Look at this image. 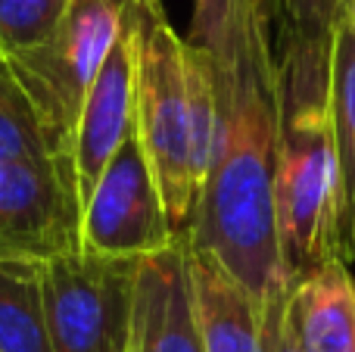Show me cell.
Segmentation results:
<instances>
[{"label":"cell","instance_id":"6da1fadb","mask_svg":"<svg viewBox=\"0 0 355 352\" xmlns=\"http://www.w3.org/2000/svg\"><path fill=\"white\" fill-rule=\"evenodd\" d=\"M212 62L215 131L190 228L193 249L212 253L259 303L287 290L275 225L281 97L271 0H252L227 53Z\"/></svg>","mask_w":355,"mask_h":352},{"label":"cell","instance_id":"7a4b0ae2","mask_svg":"<svg viewBox=\"0 0 355 352\" xmlns=\"http://www.w3.org/2000/svg\"><path fill=\"white\" fill-rule=\"evenodd\" d=\"M137 25V134L178 234L190 228L215 131L212 62L168 25L159 0H131Z\"/></svg>","mask_w":355,"mask_h":352},{"label":"cell","instance_id":"3957f363","mask_svg":"<svg viewBox=\"0 0 355 352\" xmlns=\"http://www.w3.org/2000/svg\"><path fill=\"white\" fill-rule=\"evenodd\" d=\"M275 225L287 284L343 256V193L327 103H281Z\"/></svg>","mask_w":355,"mask_h":352},{"label":"cell","instance_id":"277c9868","mask_svg":"<svg viewBox=\"0 0 355 352\" xmlns=\"http://www.w3.org/2000/svg\"><path fill=\"white\" fill-rule=\"evenodd\" d=\"M128 3L131 0H69L50 41L10 60L37 116L69 153L81 103L122 35Z\"/></svg>","mask_w":355,"mask_h":352},{"label":"cell","instance_id":"5b68a950","mask_svg":"<svg viewBox=\"0 0 355 352\" xmlns=\"http://www.w3.org/2000/svg\"><path fill=\"white\" fill-rule=\"evenodd\" d=\"M141 259L85 249L41 262L44 309L53 352H131Z\"/></svg>","mask_w":355,"mask_h":352},{"label":"cell","instance_id":"8992f818","mask_svg":"<svg viewBox=\"0 0 355 352\" xmlns=\"http://www.w3.org/2000/svg\"><path fill=\"white\" fill-rule=\"evenodd\" d=\"M81 249V197L72 153L0 162V259Z\"/></svg>","mask_w":355,"mask_h":352},{"label":"cell","instance_id":"52a82bcc","mask_svg":"<svg viewBox=\"0 0 355 352\" xmlns=\"http://www.w3.org/2000/svg\"><path fill=\"white\" fill-rule=\"evenodd\" d=\"M137 128L110 159L81 209V249L110 259H147L178 240Z\"/></svg>","mask_w":355,"mask_h":352},{"label":"cell","instance_id":"ba28073f","mask_svg":"<svg viewBox=\"0 0 355 352\" xmlns=\"http://www.w3.org/2000/svg\"><path fill=\"white\" fill-rule=\"evenodd\" d=\"M137 128V25L128 3L122 35L116 37L106 62L100 66L72 134V162L78 181L81 209L110 159Z\"/></svg>","mask_w":355,"mask_h":352},{"label":"cell","instance_id":"9c48e42d","mask_svg":"<svg viewBox=\"0 0 355 352\" xmlns=\"http://www.w3.org/2000/svg\"><path fill=\"white\" fill-rule=\"evenodd\" d=\"M346 0H271L277 97L284 106L327 103L334 28Z\"/></svg>","mask_w":355,"mask_h":352},{"label":"cell","instance_id":"30bf717a","mask_svg":"<svg viewBox=\"0 0 355 352\" xmlns=\"http://www.w3.org/2000/svg\"><path fill=\"white\" fill-rule=\"evenodd\" d=\"M190 299L202 352H268V306L259 303L212 253L184 237Z\"/></svg>","mask_w":355,"mask_h":352},{"label":"cell","instance_id":"8fae6325","mask_svg":"<svg viewBox=\"0 0 355 352\" xmlns=\"http://www.w3.org/2000/svg\"><path fill=\"white\" fill-rule=\"evenodd\" d=\"M131 352H202L190 299L184 234L168 249L141 259Z\"/></svg>","mask_w":355,"mask_h":352},{"label":"cell","instance_id":"7c38bea8","mask_svg":"<svg viewBox=\"0 0 355 352\" xmlns=\"http://www.w3.org/2000/svg\"><path fill=\"white\" fill-rule=\"evenodd\" d=\"M284 322L300 352H355V278L346 259L290 284Z\"/></svg>","mask_w":355,"mask_h":352},{"label":"cell","instance_id":"4fadbf2b","mask_svg":"<svg viewBox=\"0 0 355 352\" xmlns=\"http://www.w3.org/2000/svg\"><path fill=\"white\" fill-rule=\"evenodd\" d=\"M0 352H53L37 259H0Z\"/></svg>","mask_w":355,"mask_h":352},{"label":"cell","instance_id":"5bb4252c","mask_svg":"<svg viewBox=\"0 0 355 352\" xmlns=\"http://www.w3.org/2000/svg\"><path fill=\"white\" fill-rule=\"evenodd\" d=\"M327 116H331V134L340 166L346 243V228H349L355 206V25L349 19H340L337 28H334L331 72H327Z\"/></svg>","mask_w":355,"mask_h":352},{"label":"cell","instance_id":"9a60e30c","mask_svg":"<svg viewBox=\"0 0 355 352\" xmlns=\"http://www.w3.org/2000/svg\"><path fill=\"white\" fill-rule=\"evenodd\" d=\"M69 153L44 125L28 91L16 78L10 60L0 56V162L47 159Z\"/></svg>","mask_w":355,"mask_h":352},{"label":"cell","instance_id":"2e32d148","mask_svg":"<svg viewBox=\"0 0 355 352\" xmlns=\"http://www.w3.org/2000/svg\"><path fill=\"white\" fill-rule=\"evenodd\" d=\"M69 0H0V56L12 60L50 41Z\"/></svg>","mask_w":355,"mask_h":352},{"label":"cell","instance_id":"e0dca14e","mask_svg":"<svg viewBox=\"0 0 355 352\" xmlns=\"http://www.w3.org/2000/svg\"><path fill=\"white\" fill-rule=\"evenodd\" d=\"M250 6L252 0H193L190 31L184 35V41L202 50L209 60H221L237 37Z\"/></svg>","mask_w":355,"mask_h":352},{"label":"cell","instance_id":"ac0fdd59","mask_svg":"<svg viewBox=\"0 0 355 352\" xmlns=\"http://www.w3.org/2000/svg\"><path fill=\"white\" fill-rule=\"evenodd\" d=\"M287 290L271 299L268 312H265V322H268V352H300L287 331V322H284V299H287Z\"/></svg>","mask_w":355,"mask_h":352},{"label":"cell","instance_id":"d6986e66","mask_svg":"<svg viewBox=\"0 0 355 352\" xmlns=\"http://www.w3.org/2000/svg\"><path fill=\"white\" fill-rule=\"evenodd\" d=\"M343 253H346V262H349V259H355V206H352L349 228H346V243H343Z\"/></svg>","mask_w":355,"mask_h":352},{"label":"cell","instance_id":"ffe728a7","mask_svg":"<svg viewBox=\"0 0 355 352\" xmlns=\"http://www.w3.org/2000/svg\"><path fill=\"white\" fill-rule=\"evenodd\" d=\"M343 19H349L355 25V0H346V10H343Z\"/></svg>","mask_w":355,"mask_h":352}]
</instances>
